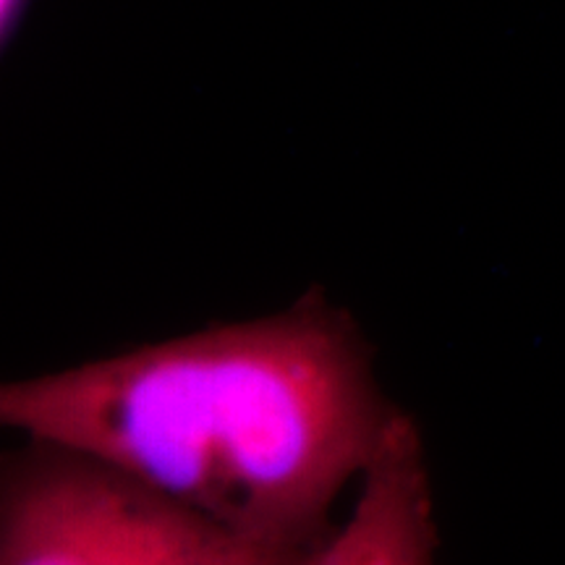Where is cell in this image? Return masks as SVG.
Masks as SVG:
<instances>
[{"label": "cell", "instance_id": "cell-2", "mask_svg": "<svg viewBox=\"0 0 565 565\" xmlns=\"http://www.w3.org/2000/svg\"><path fill=\"white\" fill-rule=\"evenodd\" d=\"M320 542L215 524L58 445L0 456V565H307Z\"/></svg>", "mask_w": 565, "mask_h": 565}, {"label": "cell", "instance_id": "cell-1", "mask_svg": "<svg viewBox=\"0 0 565 565\" xmlns=\"http://www.w3.org/2000/svg\"><path fill=\"white\" fill-rule=\"evenodd\" d=\"M398 414L328 296L63 372L0 380V429L236 532L315 545Z\"/></svg>", "mask_w": 565, "mask_h": 565}, {"label": "cell", "instance_id": "cell-3", "mask_svg": "<svg viewBox=\"0 0 565 565\" xmlns=\"http://www.w3.org/2000/svg\"><path fill=\"white\" fill-rule=\"evenodd\" d=\"M307 565H437L433 479L419 427L398 408L356 482V503Z\"/></svg>", "mask_w": 565, "mask_h": 565}, {"label": "cell", "instance_id": "cell-4", "mask_svg": "<svg viewBox=\"0 0 565 565\" xmlns=\"http://www.w3.org/2000/svg\"><path fill=\"white\" fill-rule=\"evenodd\" d=\"M26 3H30V0H0V51H3L6 42L11 40V34L17 32Z\"/></svg>", "mask_w": 565, "mask_h": 565}]
</instances>
